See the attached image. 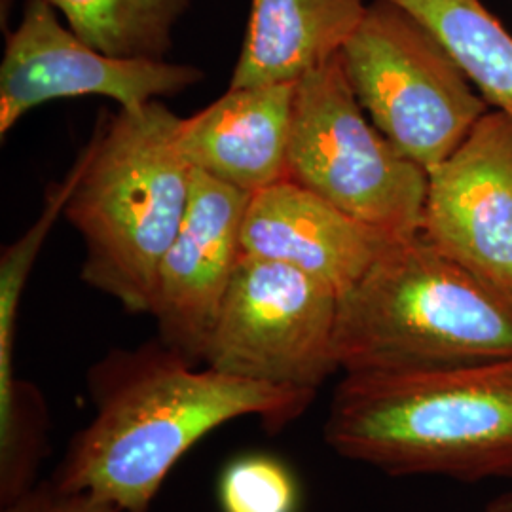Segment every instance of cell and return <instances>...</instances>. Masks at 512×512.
Wrapping results in <instances>:
<instances>
[{
	"mask_svg": "<svg viewBox=\"0 0 512 512\" xmlns=\"http://www.w3.org/2000/svg\"><path fill=\"white\" fill-rule=\"evenodd\" d=\"M88 389L92 420L69 442L52 482L126 512H148L179 459L220 425L251 416L279 431L317 395L198 368L162 340L110 349L90 368Z\"/></svg>",
	"mask_w": 512,
	"mask_h": 512,
	"instance_id": "cell-1",
	"label": "cell"
},
{
	"mask_svg": "<svg viewBox=\"0 0 512 512\" xmlns=\"http://www.w3.org/2000/svg\"><path fill=\"white\" fill-rule=\"evenodd\" d=\"M342 458L389 475L512 476V357L425 372L344 374L325 420Z\"/></svg>",
	"mask_w": 512,
	"mask_h": 512,
	"instance_id": "cell-2",
	"label": "cell"
},
{
	"mask_svg": "<svg viewBox=\"0 0 512 512\" xmlns=\"http://www.w3.org/2000/svg\"><path fill=\"white\" fill-rule=\"evenodd\" d=\"M344 374L425 372L512 357V293L421 234L393 241L340 296L334 334Z\"/></svg>",
	"mask_w": 512,
	"mask_h": 512,
	"instance_id": "cell-3",
	"label": "cell"
},
{
	"mask_svg": "<svg viewBox=\"0 0 512 512\" xmlns=\"http://www.w3.org/2000/svg\"><path fill=\"white\" fill-rule=\"evenodd\" d=\"M181 120L162 101L101 116L63 209L84 243L82 281L128 313L150 315L162 258L190 202Z\"/></svg>",
	"mask_w": 512,
	"mask_h": 512,
	"instance_id": "cell-4",
	"label": "cell"
},
{
	"mask_svg": "<svg viewBox=\"0 0 512 512\" xmlns=\"http://www.w3.org/2000/svg\"><path fill=\"white\" fill-rule=\"evenodd\" d=\"M340 59L372 124L425 171L492 110L439 38L389 0L366 6Z\"/></svg>",
	"mask_w": 512,
	"mask_h": 512,
	"instance_id": "cell-5",
	"label": "cell"
},
{
	"mask_svg": "<svg viewBox=\"0 0 512 512\" xmlns=\"http://www.w3.org/2000/svg\"><path fill=\"white\" fill-rule=\"evenodd\" d=\"M287 179L393 238L421 232L427 171L372 124L340 54L296 84Z\"/></svg>",
	"mask_w": 512,
	"mask_h": 512,
	"instance_id": "cell-6",
	"label": "cell"
},
{
	"mask_svg": "<svg viewBox=\"0 0 512 512\" xmlns=\"http://www.w3.org/2000/svg\"><path fill=\"white\" fill-rule=\"evenodd\" d=\"M340 294L283 262L243 255L203 365L264 384L315 391L340 370L334 351Z\"/></svg>",
	"mask_w": 512,
	"mask_h": 512,
	"instance_id": "cell-7",
	"label": "cell"
},
{
	"mask_svg": "<svg viewBox=\"0 0 512 512\" xmlns=\"http://www.w3.org/2000/svg\"><path fill=\"white\" fill-rule=\"evenodd\" d=\"M200 67L165 59L103 54L74 33L48 0H27L8 31L0 63V137L37 107L59 99L107 97L124 110L184 92Z\"/></svg>",
	"mask_w": 512,
	"mask_h": 512,
	"instance_id": "cell-8",
	"label": "cell"
},
{
	"mask_svg": "<svg viewBox=\"0 0 512 512\" xmlns=\"http://www.w3.org/2000/svg\"><path fill=\"white\" fill-rule=\"evenodd\" d=\"M421 236L512 293V116L492 109L427 171Z\"/></svg>",
	"mask_w": 512,
	"mask_h": 512,
	"instance_id": "cell-9",
	"label": "cell"
},
{
	"mask_svg": "<svg viewBox=\"0 0 512 512\" xmlns=\"http://www.w3.org/2000/svg\"><path fill=\"white\" fill-rule=\"evenodd\" d=\"M251 194L194 171L183 224L162 258L150 315L158 340L194 365L219 319L243 256L241 230Z\"/></svg>",
	"mask_w": 512,
	"mask_h": 512,
	"instance_id": "cell-10",
	"label": "cell"
},
{
	"mask_svg": "<svg viewBox=\"0 0 512 512\" xmlns=\"http://www.w3.org/2000/svg\"><path fill=\"white\" fill-rule=\"evenodd\" d=\"M397 239L289 179L251 194L241 230L243 255L289 264L340 296Z\"/></svg>",
	"mask_w": 512,
	"mask_h": 512,
	"instance_id": "cell-11",
	"label": "cell"
},
{
	"mask_svg": "<svg viewBox=\"0 0 512 512\" xmlns=\"http://www.w3.org/2000/svg\"><path fill=\"white\" fill-rule=\"evenodd\" d=\"M296 84L228 88L183 118L179 145L194 171L255 194L287 179Z\"/></svg>",
	"mask_w": 512,
	"mask_h": 512,
	"instance_id": "cell-12",
	"label": "cell"
},
{
	"mask_svg": "<svg viewBox=\"0 0 512 512\" xmlns=\"http://www.w3.org/2000/svg\"><path fill=\"white\" fill-rule=\"evenodd\" d=\"M365 0H253L228 88L298 84L342 52Z\"/></svg>",
	"mask_w": 512,
	"mask_h": 512,
	"instance_id": "cell-13",
	"label": "cell"
},
{
	"mask_svg": "<svg viewBox=\"0 0 512 512\" xmlns=\"http://www.w3.org/2000/svg\"><path fill=\"white\" fill-rule=\"evenodd\" d=\"M452 54L476 92L512 116V35L480 0H389Z\"/></svg>",
	"mask_w": 512,
	"mask_h": 512,
	"instance_id": "cell-14",
	"label": "cell"
},
{
	"mask_svg": "<svg viewBox=\"0 0 512 512\" xmlns=\"http://www.w3.org/2000/svg\"><path fill=\"white\" fill-rule=\"evenodd\" d=\"M78 37L103 54L165 59L190 0H48Z\"/></svg>",
	"mask_w": 512,
	"mask_h": 512,
	"instance_id": "cell-15",
	"label": "cell"
},
{
	"mask_svg": "<svg viewBox=\"0 0 512 512\" xmlns=\"http://www.w3.org/2000/svg\"><path fill=\"white\" fill-rule=\"evenodd\" d=\"M219 503L222 512H296L300 490L283 461L266 454H247L224 467Z\"/></svg>",
	"mask_w": 512,
	"mask_h": 512,
	"instance_id": "cell-16",
	"label": "cell"
},
{
	"mask_svg": "<svg viewBox=\"0 0 512 512\" xmlns=\"http://www.w3.org/2000/svg\"><path fill=\"white\" fill-rule=\"evenodd\" d=\"M2 512H126L105 499L82 492L57 488L52 480L35 484L14 501L2 505Z\"/></svg>",
	"mask_w": 512,
	"mask_h": 512,
	"instance_id": "cell-17",
	"label": "cell"
},
{
	"mask_svg": "<svg viewBox=\"0 0 512 512\" xmlns=\"http://www.w3.org/2000/svg\"><path fill=\"white\" fill-rule=\"evenodd\" d=\"M486 512H512V494L495 499Z\"/></svg>",
	"mask_w": 512,
	"mask_h": 512,
	"instance_id": "cell-18",
	"label": "cell"
},
{
	"mask_svg": "<svg viewBox=\"0 0 512 512\" xmlns=\"http://www.w3.org/2000/svg\"><path fill=\"white\" fill-rule=\"evenodd\" d=\"M14 2H16V0H0V25H2V27H6V23H8V19H10Z\"/></svg>",
	"mask_w": 512,
	"mask_h": 512,
	"instance_id": "cell-19",
	"label": "cell"
}]
</instances>
